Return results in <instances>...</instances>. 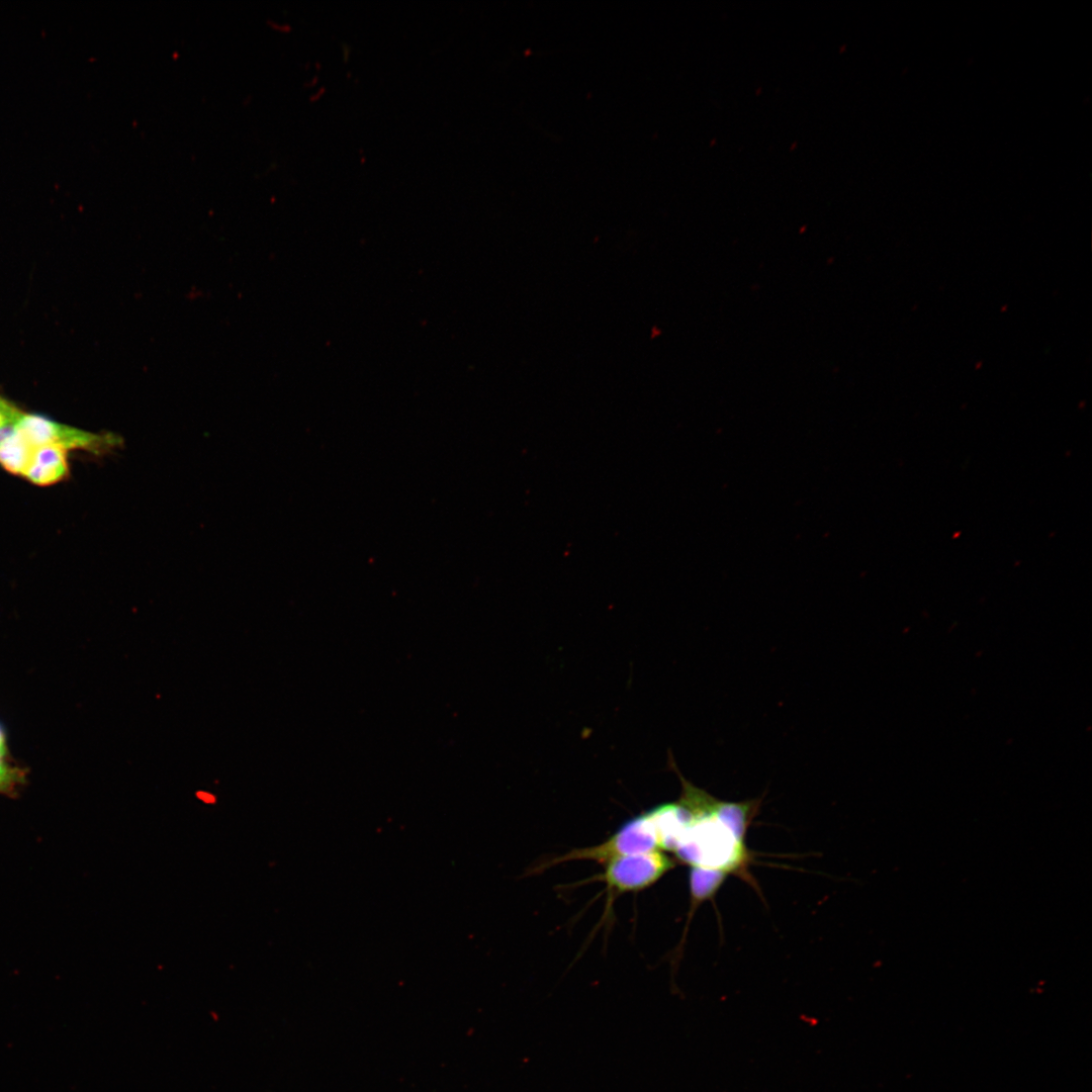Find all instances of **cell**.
<instances>
[{"label": "cell", "mask_w": 1092, "mask_h": 1092, "mask_svg": "<svg viewBox=\"0 0 1092 1092\" xmlns=\"http://www.w3.org/2000/svg\"><path fill=\"white\" fill-rule=\"evenodd\" d=\"M25 770L0 758V794L15 795L25 783Z\"/></svg>", "instance_id": "cell-9"}, {"label": "cell", "mask_w": 1092, "mask_h": 1092, "mask_svg": "<svg viewBox=\"0 0 1092 1092\" xmlns=\"http://www.w3.org/2000/svg\"><path fill=\"white\" fill-rule=\"evenodd\" d=\"M721 870L693 867L690 872L691 912L703 901L710 899L718 891L727 877Z\"/></svg>", "instance_id": "cell-8"}, {"label": "cell", "mask_w": 1092, "mask_h": 1092, "mask_svg": "<svg viewBox=\"0 0 1092 1092\" xmlns=\"http://www.w3.org/2000/svg\"><path fill=\"white\" fill-rule=\"evenodd\" d=\"M682 801L693 817L681 835L674 853L692 867L743 872L748 860L744 842L740 841L716 813L717 799L687 782L681 776Z\"/></svg>", "instance_id": "cell-1"}, {"label": "cell", "mask_w": 1092, "mask_h": 1092, "mask_svg": "<svg viewBox=\"0 0 1092 1092\" xmlns=\"http://www.w3.org/2000/svg\"><path fill=\"white\" fill-rule=\"evenodd\" d=\"M658 848V840L654 826L647 813L626 822L615 834L605 842L580 849H573L566 854L554 858L546 867L560 862L589 859L601 863H607L611 859L655 850Z\"/></svg>", "instance_id": "cell-3"}, {"label": "cell", "mask_w": 1092, "mask_h": 1092, "mask_svg": "<svg viewBox=\"0 0 1092 1092\" xmlns=\"http://www.w3.org/2000/svg\"><path fill=\"white\" fill-rule=\"evenodd\" d=\"M34 448L13 427L0 440V466L7 472L22 477L30 462Z\"/></svg>", "instance_id": "cell-7"}, {"label": "cell", "mask_w": 1092, "mask_h": 1092, "mask_svg": "<svg viewBox=\"0 0 1092 1092\" xmlns=\"http://www.w3.org/2000/svg\"><path fill=\"white\" fill-rule=\"evenodd\" d=\"M647 815L654 826L658 848L669 851H674L693 817L691 809L680 800L656 807Z\"/></svg>", "instance_id": "cell-6"}, {"label": "cell", "mask_w": 1092, "mask_h": 1092, "mask_svg": "<svg viewBox=\"0 0 1092 1092\" xmlns=\"http://www.w3.org/2000/svg\"><path fill=\"white\" fill-rule=\"evenodd\" d=\"M196 795L200 800H202L205 803H214L215 802V798L209 793L198 792Z\"/></svg>", "instance_id": "cell-12"}, {"label": "cell", "mask_w": 1092, "mask_h": 1092, "mask_svg": "<svg viewBox=\"0 0 1092 1092\" xmlns=\"http://www.w3.org/2000/svg\"><path fill=\"white\" fill-rule=\"evenodd\" d=\"M69 475L68 452L60 447H35L23 474L27 481L38 486L54 485Z\"/></svg>", "instance_id": "cell-5"}, {"label": "cell", "mask_w": 1092, "mask_h": 1092, "mask_svg": "<svg viewBox=\"0 0 1092 1092\" xmlns=\"http://www.w3.org/2000/svg\"><path fill=\"white\" fill-rule=\"evenodd\" d=\"M22 411L0 395V440L14 427Z\"/></svg>", "instance_id": "cell-10"}, {"label": "cell", "mask_w": 1092, "mask_h": 1092, "mask_svg": "<svg viewBox=\"0 0 1092 1092\" xmlns=\"http://www.w3.org/2000/svg\"><path fill=\"white\" fill-rule=\"evenodd\" d=\"M674 867L661 851L651 850L611 859L601 877L610 893L623 894L644 890Z\"/></svg>", "instance_id": "cell-4"}, {"label": "cell", "mask_w": 1092, "mask_h": 1092, "mask_svg": "<svg viewBox=\"0 0 1092 1092\" xmlns=\"http://www.w3.org/2000/svg\"><path fill=\"white\" fill-rule=\"evenodd\" d=\"M8 754L6 732L0 723V758H6Z\"/></svg>", "instance_id": "cell-11"}, {"label": "cell", "mask_w": 1092, "mask_h": 1092, "mask_svg": "<svg viewBox=\"0 0 1092 1092\" xmlns=\"http://www.w3.org/2000/svg\"><path fill=\"white\" fill-rule=\"evenodd\" d=\"M14 428L34 447L52 445L67 452L103 453L114 445L111 437L80 430L37 414L22 412Z\"/></svg>", "instance_id": "cell-2"}]
</instances>
